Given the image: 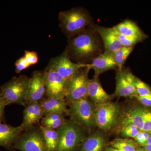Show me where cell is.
<instances>
[{
  "instance_id": "obj_1",
  "label": "cell",
  "mask_w": 151,
  "mask_h": 151,
  "mask_svg": "<svg viewBox=\"0 0 151 151\" xmlns=\"http://www.w3.org/2000/svg\"><path fill=\"white\" fill-rule=\"evenodd\" d=\"M94 26L69 39L65 50L71 60L78 63H86V61L92 60L100 54V41Z\"/></svg>"
},
{
  "instance_id": "obj_2",
  "label": "cell",
  "mask_w": 151,
  "mask_h": 151,
  "mask_svg": "<svg viewBox=\"0 0 151 151\" xmlns=\"http://www.w3.org/2000/svg\"><path fill=\"white\" fill-rule=\"evenodd\" d=\"M58 19L60 27L69 39L94 26L89 13L81 8L60 12Z\"/></svg>"
},
{
  "instance_id": "obj_3",
  "label": "cell",
  "mask_w": 151,
  "mask_h": 151,
  "mask_svg": "<svg viewBox=\"0 0 151 151\" xmlns=\"http://www.w3.org/2000/svg\"><path fill=\"white\" fill-rule=\"evenodd\" d=\"M84 129L72 119H65L57 129L58 142L56 151H76L85 139Z\"/></svg>"
},
{
  "instance_id": "obj_4",
  "label": "cell",
  "mask_w": 151,
  "mask_h": 151,
  "mask_svg": "<svg viewBox=\"0 0 151 151\" xmlns=\"http://www.w3.org/2000/svg\"><path fill=\"white\" fill-rule=\"evenodd\" d=\"M30 78L26 75L14 76L1 86L0 93L6 106L12 104L26 106Z\"/></svg>"
},
{
  "instance_id": "obj_5",
  "label": "cell",
  "mask_w": 151,
  "mask_h": 151,
  "mask_svg": "<svg viewBox=\"0 0 151 151\" xmlns=\"http://www.w3.org/2000/svg\"><path fill=\"white\" fill-rule=\"evenodd\" d=\"M22 151H48L40 125L22 132L13 144L12 150Z\"/></svg>"
},
{
  "instance_id": "obj_6",
  "label": "cell",
  "mask_w": 151,
  "mask_h": 151,
  "mask_svg": "<svg viewBox=\"0 0 151 151\" xmlns=\"http://www.w3.org/2000/svg\"><path fill=\"white\" fill-rule=\"evenodd\" d=\"M69 104L68 113L71 119L83 129H90L95 124V109L92 101L87 97Z\"/></svg>"
},
{
  "instance_id": "obj_7",
  "label": "cell",
  "mask_w": 151,
  "mask_h": 151,
  "mask_svg": "<svg viewBox=\"0 0 151 151\" xmlns=\"http://www.w3.org/2000/svg\"><path fill=\"white\" fill-rule=\"evenodd\" d=\"M121 114L117 103L110 102L98 105L94 113L95 124L100 129L108 132L117 124Z\"/></svg>"
},
{
  "instance_id": "obj_8",
  "label": "cell",
  "mask_w": 151,
  "mask_h": 151,
  "mask_svg": "<svg viewBox=\"0 0 151 151\" xmlns=\"http://www.w3.org/2000/svg\"><path fill=\"white\" fill-rule=\"evenodd\" d=\"M89 70L88 66L81 68L68 80L67 94L65 99L68 103L69 104L88 97Z\"/></svg>"
},
{
  "instance_id": "obj_9",
  "label": "cell",
  "mask_w": 151,
  "mask_h": 151,
  "mask_svg": "<svg viewBox=\"0 0 151 151\" xmlns=\"http://www.w3.org/2000/svg\"><path fill=\"white\" fill-rule=\"evenodd\" d=\"M88 64L73 62L65 49L61 54L52 58L46 67L68 81L81 68L88 66Z\"/></svg>"
},
{
  "instance_id": "obj_10",
  "label": "cell",
  "mask_w": 151,
  "mask_h": 151,
  "mask_svg": "<svg viewBox=\"0 0 151 151\" xmlns=\"http://www.w3.org/2000/svg\"><path fill=\"white\" fill-rule=\"evenodd\" d=\"M45 97L65 99L67 94L68 81L58 73L46 67L44 70Z\"/></svg>"
},
{
  "instance_id": "obj_11",
  "label": "cell",
  "mask_w": 151,
  "mask_h": 151,
  "mask_svg": "<svg viewBox=\"0 0 151 151\" xmlns=\"http://www.w3.org/2000/svg\"><path fill=\"white\" fill-rule=\"evenodd\" d=\"M135 77L131 71L127 69H118L116 78L115 96L124 97H137Z\"/></svg>"
},
{
  "instance_id": "obj_12",
  "label": "cell",
  "mask_w": 151,
  "mask_h": 151,
  "mask_svg": "<svg viewBox=\"0 0 151 151\" xmlns=\"http://www.w3.org/2000/svg\"><path fill=\"white\" fill-rule=\"evenodd\" d=\"M45 74L44 70H35L30 77L29 88L26 99V106L35 102H39L45 97Z\"/></svg>"
},
{
  "instance_id": "obj_13",
  "label": "cell",
  "mask_w": 151,
  "mask_h": 151,
  "mask_svg": "<svg viewBox=\"0 0 151 151\" xmlns=\"http://www.w3.org/2000/svg\"><path fill=\"white\" fill-rule=\"evenodd\" d=\"M43 117V110L39 102H33L26 106L20 126L23 131L30 129L38 125Z\"/></svg>"
},
{
  "instance_id": "obj_14",
  "label": "cell",
  "mask_w": 151,
  "mask_h": 151,
  "mask_svg": "<svg viewBox=\"0 0 151 151\" xmlns=\"http://www.w3.org/2000/svg\"><path fill=\"white\" fill-rule=\"evenodd\" d=\"M94 28L102 38L105 52L113 53L123 47L113 27L94 25Z\"/></svg>"
},
{
  "instance_id": "obj_15",
  "label": "cell",
  "mask_w": 151,
  "mask_h": 151,
  "mask_svg": "<svg viewBox=\"0 0 151 151\" xmlns=\"http://www.w3.org/2000/svg\"><path fill=\"white\" fill-rule=\"evenodd\" d=\"M87 94L89 99L97 106L110 102L111 99V95L103 89L97 76L89 79Z\"/></svg>"
},
{
  "instance_id": "obj_16",
  "label": "cell",
  "mask_w": 151,
  "mask_h": 151,
  "mask_svg": "<svg viewBox=\"0 0 151 151\" xmlns=\"http://www.w3.org/2000/svg\"><path fill=\"white\" fill-rule=\"evenodd\" d=\"M22 132L20 125L15 127L0 123V147L12 150L14 143Z\"/></svg>"
},
{
  "instance_id": "obj_17",
  "label": "cell",
  "mask_w": 151,
  "mask_h": 151,
  "mask_svg": "<svg viewBox=\"0 0 151 151\" xmlns=\"http://www.w3.org/2000/svg\"><path fill=\"white\" fill-rule=\"evenodd\" d=\"M145 109L140 106H134L125 111L120 119L121 127L127 124H133L141 131H142Z\"/></svg>"
},
{
  "instance_id": "obj_18",
  "label": "cell",
  "mask_w": 151,
  "mask_h": 151,
  "mask_svg": "<svg viewBox=\"0 0 151 151\" xmlns=\"http://www.w3.org/2000/svg\"><path fill=\"white\" fill-rule=\"evenodd\" d=\"M89 69H92L95 72V76H98L100 73L114 69L117 67L113 53L104 52L97 55L92 60L91 63L88 64Z\"/></svg>"
},
{
  "instance_id": "obj_19",
  "label": "cell",
  "mask_w": 151,
  "mask_h": 151,
  "mask_svg": "<svg viewBox=\"0 0 151 151\" xmlns=\"http://www.w3.org/2000/svg\"><path fill=\"white\" fill-rule=\"evenodd\" d=\"M43 112V117L52 113H68V103L65 99H58L45 97L39 101Z\"/></svg>"
},
{
  "instance_id": "obj_20",
  "label": "cell",
  "mask_w": 151,
  "mask_h": 151,
  "mask_svg": "<svg viewBox=\"0 0 151 151\" xmlns=\"http://www.w3.org/2000/svg\"><path fill=\"white\" fill-rule=\"evenodd\" d=\"M113 28L116 32L125 36L138 38L142 40L147 37L135 22L129 20L124 21Z\"/></svg>"
},
{
  "instance_id": "obj_21",
  "label": "cell",
  "mask_w": 151,
  "mask_h": 151,
  "mask_svg": "<svg viewBox=\"0 0 151 151\" xmlns=\"http://www.w3.org/2000/svg\"><path fill=\"white\" fill-rule=\"evenodd\" d=\"M106 144L104 136L95 133L85 138L79 147V151H103Z\"/></svg>"
},
{
  "instance_id": "obj_22",
  "label": "cell",
  "mask_w": 151,
  "mask_h": 151,
  "mask_svg": "<svg viewBox=\"0 0 151 151\" xmlns=\"http://www.w3.org/2000/svg\"><path fill=\"white\" fill-rule=\"evenodd\" d=\"M65 114L54 113L44 116L41 121L42 127L57 129L64 123Z\"/></svg>"
},
{
  "instance_id": "obj_23",
  "label": "cell",
  "mask_w": 151,
  "mask_h": 151,
  "mask_svg": "<svg viewBox=\"0 0 151 151\" xmlns=\"http://www.w3.org/2000/svg\"><path fill=\"white\" fill-rule=\"evenodd\" d=\"M40 128L43 132L48 151H56L58 142L57 129L43 127L41 125Z\"/></svg>"
},
{
  "instance_id": "obj_24",
  "label": "cell",
  "mask_w": 151,
  "mask_h": 151,
  "mask_svg": "<svg viewBox=\"0 0 151 151\" xmlns=\"http://www.w3.org/2000/svg\"><path fill=\"white\" fill-rule=\"evenodd\" d=\"M111 147L122 151H137L140 147L131 139H115L111 143Z\"/></svg>"
},
{
  "instance_id": "obj_25",
  "label": "cell",
  "mask_w": 151,
  "mask_h": 151,
  "mask_svg": "<svg viewBox=\"0 0 151 151\" xmlns=\"http://www.w3.org/2000/svg\"><path fill=\"white\" fill-rule=\"evenodd\" d=\"M134 47H122L113 53V59L119 70L123 68V65L131 52Z\"/></svg>"
},
{
  "instance_id": "obj_26",
  "label": "cell",
  "mask_w": 151,
  "mask_h": 151,
  "mask_svg": "<svg viewBox=\"0 0 151 151\" xmlns=\"http://www.w3.org/2000/svg\"><path fill=\"white\" fill-rule=\"evenodd\" d=\"M121 134L127 139L134 138L141 131L133 124H127L121 126Z\"/></svg>"
},
{
  "instance_id": "obj_27",
  "label": "cell",
  "mask_w": 151,
  "mask_h": 151,
  "mask_svg": "<svg viewBox=\"0 0 151 151\" xmlns=\"http://www.w3.org/2000/svg\"><path fill=\"white\" fill-rule=\"evenodd\" d=\"M135 86L137 96H146L151 94V88L139 78L135 77Z\"/></svg>"
},
{
  "instance_id": "obj_28",
  "label": "cell",
  "mask_w": 151,
  "mask_h": 151,
  "mask_svg": "<svg viewBox=\"0 0 151 151\" xmlns=\"http://www.w3.org/2000/svg\"><path fill=\"white\" fill-rule=\"evenodd\" d=\"M116 33L123 47H134L135 45L143 41L138 38L129 37L121 35L117 32Z\"/></svg>"
},
{
  "instance_id": "obj_29",
  "label": "cell",
  "mask_w": 151,
  "mask_h": 151,
  "mask_svg": "<svg viewBox=\"0 0 151 151\" xmlns=\"http://www.w3.org/2000/svg\"><path fill=\"white\" fill-rule=\"evenodd\" d=\"M23 56L30 65H35L38 62L37 53L35 51L26 50L24 51V54Z\"/></svg>"
},
{
  "instance_id": "obj_30",
  "label": "cell",
  "mask_w": 151,
  "mask_h": 151,
  "mask_svg": "<svg viewBox=\"0 0 151 151\" xmlns=\"http://www.w3.org/2000/svg\"><path fill=\"white\" fill-rule=\"evenodd\" d=\"M151 134V133L149 132L140 131L134 139L139 146L143 147L146 144Z\"/></svg>"
},
{
  "instance_id": "obj_31",
  "label": "cell",
  "mask_w": 151,
  "mask_h": 151,
  "mask_svg": "<svg viewBox=\"0 0 151 151\" xmlns=\"http://www.w3.org/2000/svg\"><path fill=\"white\" fill-rule=\"evenodd\" d=\"M15 71L17 73H21L23 70L27 69L31 65L28 63L24 57L19 58L15 62Z\"/></svg>"
},
{
  "instance_id": "obj_32",
  "label": "cell",
  "mask_w": 151,
  "mask_h": 151,
  "mask_svg": "<svg viewBox=\"0 0 151 151\" xmlns=\"http://www.w3.org/2000/svg\"><path fill=\"white\" fill-rule=\"evenodd\" d=\"M142 131L151 133V110L148 108L145 109V122Z\"/></svg>"
},
{
  "instance_id": "obj_33",
  "label": "cell",
  "mask_w": 151,
  "mask_h": 151,
  "mask_svg": "<svg viewBox=\"0 0 151 151\" xmlns=\"http://www.w3.org/2000/svg\"><path fill=\"white\" fill-rule=\"evenodd\" d=\"M136 97L143 105L151 108V94L143 97L137 96Z\"/></svg>"
},
{
  "instance_id": "obj_34",
  "label": "cell",
  "mask_w": 151,
  "mask_h": 151,
  "mask_svg": "<svg viewBox=\"0 0 151 151\" xmlns=\"http://www.w3.org/2000/svg\"><path fill=\"white\" fill-rule=\"evenodd\" d=\"M6 106L2 96L0 93V123H5L4 109Z\"/></svg>"
},
{
  "instance_id": "obj_35",
  "label": "cell",
  "mask_w": 151,
  "mask_h": 151,
  "mask_svg": "<svg viewBox=\"0 0 151 151\" xmlns=\"http://www.w3.org/2000/svg\"><path fill=\"white\" fill-rule=\"evenodd\" d=\"M105 151H122L121 150H119V149H117L116 148H113V147H108L106 148V149H105Z\"/></svg>"
},
{
  "instance_id": "obj_36",
  "label": "cell",
  "mask_w": 151,
  "mask_h": 151,
  "mask_svg": "<svg viewBox=\"0 0 151 151\" xmlns=\"http://www.w3.org/2000/svg\"><path fill=\"white\" fill-rule=\"evenodd\" d=\"M142 148L146 151H151V144L150 145H145L143 146Z\"/></svg>"
},
{
  "instance_id": "obj_37",
  "label": "cell",
  "mask_w": 151,
  "mask_h": 151,
  "mask_svg": "<svg viewBox=\"0 0 151 151\" xmlns=\"http://www.w3.org/2000/svg\"><path fill=\"white\" fill-rule=\"evenodd\" d=\"M137 151H146L142 147H139V149H138Z\"/></svg>"
},
{
  "instance_id": "obj_38",
  "label": "cell",
  "mask_w": 151,
  "mask_h": 151,
  "mask_svg": "<svg viewBox=\"0 0 151 151\" xmlns=\"http://www.w3.org/2000/svg\"><path fill=\"white\" fill-rule=\"evenodd\" d=\"M11 151H16L14 150H11Z\"/></svg>"
}]
</instances>
